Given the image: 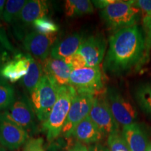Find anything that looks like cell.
Listing matches in <instances>:
<instances>
[{
	"mask_svg": "<svg viewBox=\"0 0 151 151\" xmlns=\"http://www.w3.org/2000/svg\"><path fill=\"white\" fill-rule=\"evenodd\" d=\"M94 99V95L92 94H76L73 98L69 114L62 131L64 137H71L77 124L89 116Z\"/></svg>",
	"mask_w": 151,
	"mask_h": 151,
	"instance_id": "cell-7",
	"label": "cell"
},
{
	"mask_svg": "<svg viewBox=\"0 0 151 151\" xmlns=\"http://www.w3.org/2000/svg\"><path fill=\"white\" fill-rule=\"evenodd\" d=\"M3 65H2V58H1V54H0V69H1V67H2Z\"/></svg>",
	"mask_w": 151,
	"mask_h": 151,
	"instance_id": "cell-37",
	"label": "cell"
},
{
	"mask_svg": "<svg viewBox=\"0 0 151 151\" xmlns=\"http://www.w3.org/2000/svg\"><path fill=\"white\" fill-rule=\"evenodd\" d=\"M15 100L14 88L4 81H0V111L7 110Z\"/></svg>",
	"mask_w": 151,
	"mask_h": 151,
	"instance_id": "cell-23",
	"label": "cell"
},
{
	"mask_svg": "<svg viewBox=\"0 0 151 151\" xmlns=\"http://www.w3.org/2000/svg\"><path fill=\"white\" fill-rule=\"evenodd\" d=\"M27 1L25 0H8L6 3L2 18L8 24L13 23L19 19L20 14Z\"/></svg>",
	"mask_w": 151,
	"mask_h": 151,
	"instance_id": "cell-22",
	"label": "cell"
},
{
	"mask_svg": "<svg viewBox=\"0 0 151 151\" xmlns=\"http://www.w3.org/2000/svg\"><path fill=\"white\" fill-rule=\"evenodd\" d=\"M56 39V35H43L36 31L27 34L22 43L29 55L43 63L50 54Z\"/></svg>",
	"mask_w": 151,
	"mask_h": 151,
	"instance_id": "cell-11",
	"label": "cell"
},
{
	"mask_svg": "<svg viewBox=\"0 0 151 151\" xmlns=\"http://www.w3.org/2000/svg\"><path fill=\"white\" fill-rule=\"evenodd\" d=\"M104 136L89 116L77 124L71 134V137L78 140V142L88 144L98 143L103 139Z\"/></svg>",
	"mask_w": 151,
	"mask_h": 151,
	"instance_id": "cell-16",
	"label": "cell"
},
{
	"mask_svg": "<svg viewBox=\"0 0 151 151\" xmlns=\"http://www.w3.org/2000/svg\"><path fill=\"white\" fill-rule=\"evenodd\" d=\"M135 99L141 111L151 118V83H146L136 89Z\"/></svg>",
	"mask_w": 151,
	"mask_h": 151,
	"instance_id": "cell-21",
	"label": "cell"
},
{
	"mask_svg": "<svg viewBox=\"0 0 151 151\" xmlns=\"http://www.w3.org/2000/svg\"><path fill=\"white\" fill-rule=\"evenodd\" d=\"M30 57L29 54L16 55L14 59L3 65L0 69V75L11 83L21 81L29 71Z\"/></svg>",
	"mask_w": 151,
	"mask_h": 151,
	"instance_id": "cell-13",
	"label": "cell"
},
{
	"mask_svg": "<svg viewBox=\"0 0 151 151\" xmlns=\"http://www.w3.org/2000/svg\"><path fill=\"white\" fill-rule=\"evenodd\" d=\"M65 11L68 17L82 16L94 12L93 4L89 0H67Z\"/></svg>",
	"mask_w": 151,
	"mask_h": 151,
	"instance_id": "cell-20",
	"label": "cell"
},
{
	"mask_svg": "<svg viewBox=\"0 0 151 151\" xmlns=\"http://www.w3.org/2000/svg\"><path fill=\"white\" fill-rule=\"evenodd\" d=\"M69 151H90L83 143L77 142L69 149Z\"/></svg>",
	"mask_w": 151,
	"mask_h": 151,
	"instance_id": "cell-32",
	"label": "cell"
},
{
	"mask_svg": "<svg viewBox=\"0 0 151 151\" xmlns=\"http://www.w3.org/2000/svg\"><path fill=\"white\" fill-rule=\"evenodd\" d=\"M89 117L104 136L120 131V125L111 113L105 94L94 96Z\"/></svg>",
	"mask_w": 151,
	"mask_h": 151,
	"instance_id": "cell-8",
	"label": "cell"
},
{
	"mask_svg": "<svg viewBox=\"0 0 151 151\" xmlns=\"http://www.w3.org/2000/svg\"><path fill=\"white\" fill-rule=\"evenodd\" d=\"M88 149L90 151H109V149L106 148L105 146L100 144V143H94V144L90 146Z\"/></svg>",
	"mask_w": 151,
	"mask_h": 151,
	"instance_id": "cell-33",
	"label": "cell"
},
{
	"mask_svg": "<svg viewBox=\"0 0 151 151\" xmlns=\"http://www.w3.org/2000/svg\"><path fill=\"white\" fill-rule=\"evenodd\" d=\"M0 43L5 47L6 48L9 49L10 50H13V47L11 46V43L7 39L6 36L4 29L3 27H0Z\"/></svg>",
	"mask_w": 151,
	"mask_h": 151,
	"instance_id": "cell-30",
	"label": "cell"
},
{
	"mask_svg": "<svg viewBox=\"0 0 151 151\" xmlns=\"http://www.w3.org/2000/svg\"><path fill=\"white\" fill-rule=\"evenodd\" d=\"M69 86L72 87L76 93L95 96L104 88L100 67L97 66L73 70L70 76Z\"/></svg>",
	"mask_w": 151,
	"mask_h": 151,
	"instance_id": "cell-5",
	"label": "cell"
},
{
	"mask_svg": "<svg viewBox=\"0 0 151 151\" xmlns=\"http://www.w3.org/2000/svg\"><path fill=\"white\" fill-rule=\"evenodd\" d=\"M132 6L140 10L143 16L151 14V0H137L130 1Z\"/></svg>",
	"mask_w": 151,
	"mask_h": 151,
	"instance_id": "cell-29",
	"label": "cell"
},
{
	"mask_svg": "<svg viewBox=\"0 0 151 151\" xmlns=\"http://www.w3.org/2000/svg\"><path fill=\"white\" fill-rule=\"evenodd\" d=\"M0 151H6V149L1 143H0Z\"/></svg>",
	"mask_w": 151,
	"mask_h": 151,
	"instance_id": "cell-36",
	"label": "cell"
},
{
	"mask_svg": "<svg viewBox=\"0 0 151 151\" xmlns=\"http://www.w3.org/2000/svg\"><path fill=\"white\" fill-rule=\"evenodd\" d=\"M22 151H46L43 148V140L41 138H30L23 146Z\"/></svg>",
	"mask_w": 151,
	"mask_h": 151,
	"instance_id": "cell-28",
	"label": "cell"
},
{
	"mask_svg": "<svg viewBox=\"0 0 151 151\" xmlns=\"http://www.w3.org/2000/svg\"><path fill=\"white\" fill-rule=\"evenodd\" d=\"M106 41L100 35L84 38L78 52L83 57L87 67H97L104 58Z\"/></svg>",
	"mask_w": 151,
	"mask_h": 151,
	"instance_id": "cell-12",
	"label": "cell"
},
{
	"mask_svg": "<svg viewBox=\"0 0 151 151\" xmlns=\"http://www.w3.org/2000/svg\"><path fill=\"white\" fill-rule=\"evenodd\" d=\"M7 116L29 133L35 134L37 131L35 112L31 101L23 96L15 100L7 110L4 111Z\"/></svg>",
	"mask_w": 151,
	"mask_h": 151,
	"instance_id": "cell-10",
	"label": "cell"
},
{
	"mask_svg": "<svg viewBox=\"0 0 151 151\" xmlns=\"http://www.w3.org/2000/svg\"><path fill=\"white\" fill-rule=\"evenodd\" d=\"M43 73L51 78L59 86H69L73 69L64 60L48 57L43 62Z\"/></svg>",
	"mask_w": 151,
	"mask_h": 151,
	"instance_id": "cell-14",
	"label": "cell"
},
{
	"mask_svg": "<svg viewBox=\"0 0 151 151\" xmlns=\"http://www.w3.org/2000/svg\"><path fill=\"white\" fill-rule=\"evenodd\" d=\"M113 1V0H99V1H92V2L97 8L103 9Z\"/></svg>",
	"mask_w": 151,
	"mask_h": 151,
	"instance_id": "cell-31",
	"label": "cell"
},
{
	"mask_svg": "<svg viewBox=\"0 0 151 151\" xmlns=\"http://www.w3.org/2000/svg\"><path fill=\"white\" fill-rule=\"evenodd\" d=\"M3 20L2 16H1V14H0V27H2V25H1V20Z\"/></svg>",
	"mask_w": 151,
	"mask_h": 151,
	"instance_id": "cell-38",
	"label": "cell"
},
{
	"mask_svg": "<svg viewBox=\"0 0 151 151\" xmlns=\"http://www.w3.org/2000/svg\"><path fill=\"white\" fill-rule=\"evenodd\" d=\"M29 139V134L13 121L4 111L0 113V143L11 151L18 150Z\"/></svg>",
	"mask_w": 151,
	"mask_h": 151,
	"instance_id": "cell-9",
	"label": "cell"
},
{
	"mask_svg": "<svg viewBox=\"0 0 151 151\" xmlns=\"http://www.w3.org/2000/svg\"><path fill=\"white\" fill-rule=\"evenodd\" d=\"M83 39L81 34L75 33L56 41L50 50V56L56 59L65 60L78 51Z\"/></svg>",
	"mask_w": 151,
	"mask_h": 151,
	"instance_id": "cell-17",
	"label": "cell"
},
{
	"mask_svg": "<svg viewBox=\"0 0 151 151\" xmlns=\"http://www.w3.org/2000/svg\"><path fill=\"white\" fill-rule=\"evenodd\" d=\"M107 143L109 151H130L122 132L120 131L108 136Z\"/></svg>",
	"mask_w": 151,
	"mask_h": 151,
	"instance_id": "cell-25",
	"label": "cell"
},
{
	"mask_svg": "<svg viewBox=\"0 0 151 151\" xmlns=\"http://www.w3.org/2000/svg\"><path fill=\"white\" fill-rule=\"evenodd\" d=\"M32 24L37 32L43 35H55L59 30V26L46 16L35 20Z\"/></svg>",
	"mask_w": 151,
	"mask_h": 151,
	"instance_id": "cell-24",
	"label": "cell"
},
{
	"mask_svg": "<svg viewBox=\"0 0 151 151\" xmlns=\"http://www.w3.org/2000/svg\"><path fill=\"white\" fill-rule=\"evenodd\" d=\"M43 74L44 73L43 63L31 55L29 71L21 80V84L31 94L39 83Z\"/></svg>",
	"mask_w": 151,
	"mask_h": 151,
	"instance_id": "cell-19",
	"label": "cell"
},
{
	"mask_svg": "<svg viewBox=\"0 0 151 151\" xmlns=\"http://www.w3.org/2000/svg\"><path fill=\"white\" fill-rule=\"evenodd\" d=\"M6 3V1L5 0H0V14H1V16L3 15Z\"/></svg>",
	"mask_w": 151,
	"mask_h": 151,
	"instance_id": "cell-34",
	"label": "cell"
},
{
	"mask_svg": "<svg viewBox=\"0 0 151 151\" xmlns=\"http://www.w3.org/2000/svg\"><path fill=\"white\" fill-rule=\"evenodd\" d=\"M64 60L70 66L73 71L87 67L86 60H85L83 57L78 52L72 55L69 56V58H66Z\"/></svg>",
	"mask_w": 151,
	"mask_h": 151,
	"instance_id": "cell-27",
	"label": "cell"
},
{
	"mask_svg": "<svg viewBox=\"0 0 151 151\" xmlns=\"http://www.w3.org/2000/svg\"><path fill=\"white\" fill-rule=\"evenodd\" d=\"M50 151H60V150H57V149H55V148H51V150H50Z\"/></svg>",
	"mask_w": 151,
	"mask_h": 151,
	"instance_id": "cell-39",
	"label": "cell"
},
{
	"mask_svg": "<svg viewBox=\"0 0 151 151\" xmlns=\"http://www.w3.org/2000/svg\"><path fill=\"white\" fill-rule=\"evenodd\" d=\"M115 120L122 127L137 122L138 113L137 109L127 98L114 88H109L105 92Z\"/></svg>",
	"mask_w": 151,
	"mask_h": 151,
	"instance_id": "cell-6",
	"label": "cell"
},
{
	"mask_svg": "<svg viewBox=\"0 0 151 151\" xmlns=\"http://www.w3.org/2000/svg\"><path fill=\"white\" fill-rule=\"evenodd\" d=\"M122 134L130 151H146L148 137L145 127L138 122L122 127Z\"/></svg>",
	"mask_w": 151,
	"mask_h": 151,
	"instance_id": "cell-15",
	"label": "cell"
},
{
	"mask_svg": "<svg viewBox=\"0 0 151 151\" xmlns=\"http://www.w3.org/2000/svg\"><path fill=\"white\" fill-rule=\"evenodd\" d=\"M76 94V90L69 85L60 86L56 102L48 118L42 123L43 130L46 133L48 141H53L62 133Z\"/></svg>",
	"mask_w": 151,
	"mask_h": 151,
	"instance_id": "cell-2",
	"label": "cell"
},
{
	"mask_svg": "<svg viewBox=\"0 0 151 151\" xmlns=\"http://www.w3.org/2000/svg\"><path fill=\"white\" fill-rule=\"evenodd\" d=\"M48 13V4L46 1L30 0L24 6L19 20L25 24H31L38 19L46 17Z\"/></svg>",
	"mask_w": 151,
	"mask_h": 151,
	"instance_id": "cell-18",
	"label": "cell"
},
{
	"mask_svg": "<svg viewBox=\"0 0 151 151\" xmlns=\"http://www.w3.org/2000/svg\"><path fill=\"white\" fill-rule=\"evenodd\" d=\"M142 28L137 25L118 30L111 36L104 67L120 75L146 62Z\"/></svg>",
	"mask_w": 151,
	"mask_h": 151,
	"instance_id": "cell-1",
	"label": "cell"
},
{
	"mask_svg": "<svg viewBox=\"0 0 151 151\" xmlns=\"http://www.w3.org/2000/svg\"><path fill=\"white\" fill-rule=\"evenodd\" d=\"M146 151H151V141L150 143H148V145L147 146Z\"/></svg>",
	"mask_w": 151,
	"mask_h": 151,
	"instance_id": "cell-35",
	"label": "cell"
},
{
	"mask_svg": "<svg viewBox=\"0 0 151 151\" xmlns=\"http://www.w3.org/2000/svg\"><path fill=\"white\" fill-rule=\"evenodd\" d=\"M141 14L130 1L113 0L101 11V16L106 25L116 31L137 25Z\"/></svg>",
	"mask_w": 151,
	"mask_h": 151,
	"instance_id": "cell-3",
	"label": "cell"
},
{
	"mask_svg": "<svg viewBox=\"0 0 151 151\" xmlns=\"http://www.w3.org/2000/svg\"><path fill=\"white\" fill-rule=\"evenodd\" d=\"M60 86L48 76L43 74L39 83L32 92L31 102L39 121L44 122L55 104Z\"/></svg>",
	"mask_w": 151,
	"mask_h": 151,
	"instance_id": "cell-4",
	"label": "cell"
},
{
	"mask_svg": "<svg viewBox=\"0 0 151 151\" xmlns=\"http://www.w3.org/2000/svg\"><path fill=\"white\" fill-rule=\"evenodd\" d=\"M142 31L145 41V58L148 60L151 49V14L143 16Z\"/></svg>",
	"mask_w": 151,
	"mask_h": 151,
	"instance_id": "cell-26",
	"label": "cell"
}]
</instances>
